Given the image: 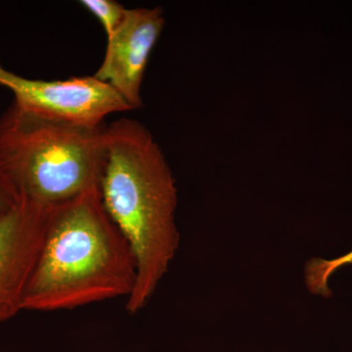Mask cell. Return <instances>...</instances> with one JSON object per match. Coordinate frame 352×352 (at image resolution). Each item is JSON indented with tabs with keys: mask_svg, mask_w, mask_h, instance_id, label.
Masks as SVG:
<instances>
[{
	"mask_svg": "<svg viewBox=\"0 0 352 352\" xmlns=\"http://www.w3.org/2000/svg\"><path fill=\"white\" fill-rule=\"evenodd\" d=\"M105 129L44 119L12 104L0 117V162L21 198L52 208L99 187Z\"/></svg>",
	"mask_w": 352,
	"mask_h": 352,
	"instance_id": "cell-3",
	"label": "cell"
},
{
	"mask_svg": "<svg viewBox=\"0 0 352 352\" xmlns=\"http://www.w3.org/2000/svg\"><path fill=\"white\" fill-rule=\"evenodd\" d=\"M135 282L131 248L96 187L50 208L24 310L60 311L127 298Z\"/></svg>",
	"mask_w": 352,
	"mask_h": 352,
	"instance_id": "cell-2",
	"label": "cell"
},
{
	"mask_svg": "<svg viewBox=\"0 0 352 352\" xmlns=\"http://www.w3.org/2000/svg\"><path fill=\"white\" fill-rule=\"evenodd\" d=\"M352 264V251L333 259L314 258L305 265V278L308 291L314 295L329 298L332 295L329 280L342 266Z\"/></svg>",
	"mask_w": 352,
	"mask_h": 352,
	"instance_id": "cell-7",
	"label": "cell"
},
{
	"mask_svg": "<svg viewBox=\"0 0 352 352\" xmlns=\"http://www.w3.org/2000/svg\"><path fill=\"white\" fill-rule=\"evenodd\" d=\"M164 23L160 7L127 9L124 22L107 38L105 56L94 76L113 88L131 110L143 105L145 69Z\"/></svg>",
	"mask_w": 352,
	"mask_h": 352,
	"instance_id": "cell-6",
	"label": "cell"
},
{
	"mask_svg": "<svg viewBox=\"0 0 352 352\" xmlns=\"http://www.w3.org/2000/svg\"><path fill=\"white\" fill-rule=\"evenodd\" d=\"M50 210L21 198L16 207L0 217V323L24 310Z\"/></svg>",
	"mask_w": 352,
	"mask_h": 352,
	"instance_id": "cell-5",
	"label": "cell"
},
{
	"mask_svg": "<svg viewBox=\"0 0 352 352\" xmlns=\"http://www.w3.org/2000/svg\"><path fill=\"white\" fill-rule=\"evenodd\" d=\"M102 201L131 248L136 282L126 310L138 314L151 300L179 245L177 189L163 151L147 127L120 119L105 129Z\"/></svg>",
	"mask_w": 352,
	"mask_h": 352,
	"instance_id": "cell-1",
	"label": "cell"
},
{
	"mask_svg": "<svg viewBox=\"0 0 352 352\" xmlns=\"http://www.w3.org/2000/svg\"><path fill=\"white\" fill-rule=\"evenodd\" d=\"M80 3L101 23L107 38L117 31L126 18L127 8L113 0H82Z\"/></svg>",
	"mask_w": 352,
	"mask_h": 352,
	"instance_id": "cell-8",
	"label": "cell"
},
{
	"mask_svg": "<svg viewBox=\"0 0 352 352\" xmlns=\"http://www.w3.org/2000/svg\"><path fill=\"white\" fill-rule=\"evenodd\" d=\"M0 87L10 90L21 110L44 119L89 127L131 108L108 83L94 76L65 80H32L17 75L0 63Z\"/></svg>",
	"mask_w": 352,
	"mask_h": 352,
	"instance_id": "cell-4",
	"label": "cell"
},
{
	"mask_svg": "<svg viewBox=\"0 0 352 352\" xmlns=\"http://www.w3.org/2000/svg\"><path fill=\"white\" fill-rule=\"evenodd\" d=\"M19 192L0 162V217L18 205Z\"/></svg>",
	"mask_w": 352,
	"mask_h": 352,
	"instance_id": "cell-9",
	"label": "cell"
}]
</instances>
